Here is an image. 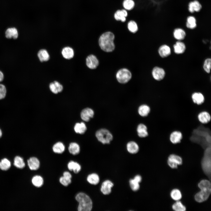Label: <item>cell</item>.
<instances>
[{"mask_svg":"<svg viewBox=\"0 0 211 211\" xmlns=\"http://www.w3.org/2000/svg\"><path fill=\"white\" fill-rule=\"evenodd\" d=\"M174 38L178 41H181L186 37V33L185 30L180 27L176 28L173 33Z\"/></svg>","mask_w":211,"mask_h":211,"instance_id":"15","label":"cell"},{"mask_svg":"<svg viewBox=\"0 0 211 211\" xmlns=\"http://www.w3.org/2000/svg\"><path fill=\"white\" fill-rule=\"evenodd\" d=\"M197 26V20L195 17L192 15L188 16L186 22V28L189 29L193 30Z\"/></svg>","mask_w":211,"mask_h":211,"instance_id":"16","label":"cell"},{"mask_svg":"<svg viewBox=\"0 0 211 211\" xmlns=\"http://www.w3.org/2000/svg\"><path fill=\"white\" fill-rule=\"evenodd\" d=\"M87 180L90 183L96 185L98 184L99 181V178L97 174L93 173L88 176Z\"/></svg>","mask_w":211,"mask_h":211,"instance_id":"33","label":"cell"},{"mask_svg":"<svg viewBox=\"0 0 211 211\" xmlns=\"http://www.w3.org/2000/svg\"><path fill=\"white\" fill-rule=\"evenodd\" d=\"M202 8L201 3L198 0H192L190 1L188 4V11L191 14L200 12Z\"/></svg>","mask_w":211,"mask_h":211,"instance_id":"7","label":"cell"},{"mask_svg":"<svg viewBox=\"0 0 211 211\" xmlns=\"http://www.w3.org/2000/svg\"><path fill=\"white\" fill-rule=\"evenodd\" d=\"M127 149L129 152L133 154H136L139 151V147L136 142L131 141L127 143Z\"/></svg>","mask_w":211,"mask_h":211,"instance_id":"28","label":"cell"},{"mask_svg":"<svg viewBox=\"0 0 211 211\" xmlns=\"http://www.w3.org/2000/svg\"><path fill=\"white\" fill-rule=\"evenodd\" d=\"M173 210L176 211H184L186 210V208L180 201H177L172 205Z\"/></svg>","mask_w":211,"mask_h":211,"instance_id":"41","label":"cell"},{"mask_svg":"<svg viewBox=\"0 0 211 211\" xmlns=\"http://www.w3.org/2000/svg\"><path fill=\"white\" fill-rule=\"evenodd\" d=\"M167 162L168 165L171 168H176L178 165L182 164V160L180 156L174 154H171L169 156Z\"/></svg>","mask_w":211,"mask_h":211,"instance_id":"8","label":"cell"},{"mask_svg":"<svg viewBox=\"0 0 211 211\" xmlns=\"http://www.w3.org/2000/svg\"><path fill=\"white\" fill-rule=\"evenodd\" d=\"M94 115L93 110L91 108H86L83 109L81 113V117L84 121H89Z\"/></svg>","mask_w":211,"mask_h":211,"instance_id":"14","label":"cell"},{"mask_svg":"<svg viewBox=\"0 0 211 211\" xmlns=\"http://www.w3.org/2000/svg\"><path fill=\"white\" fill-rule=\"evenodd\" d=\"M198 186L201 190L195 194V199L197 202L201 203L206 200L210 194L211 183L207 180H203L198 183Z\"/></svg>","mask_w":211,"mask_h":211,"instance_id":"2","label":"cell"},{"mask_svg":"<svg viewBox=\"0 0 211 211\" xmlns=\"http://www.w3.org/2000/svg\"><path fill=\"white\" fill-rule=\"evenodd\" d=\"M123 6L126 10H131L134 7L135 3L132 0H124L123 2Z\"/></svg>","mask_w":211,"mask_h":211,"instance_id":"40","label":"cell"},{"mask_svg":"<svg viewBox=\"0 0 211 211\" xmlns=\"http://www.w3.org/2000/svg\"><path fill=\"white\" fill-rule=\"evenodd\" d=\"M96 136L98 140L103 144H109L113 139L111 132L105 128H101L97 130Z\"/></svg>","mask_w":211,"mask_h":211,"instance_id":"5","label":"cell"},{"mask_svg":"<svg viewBox=\"0 0 211 211\" xmlns=\"http://www.w3.org/2000/svg\"><path fill=\"white\" fill-rule=\"evenodd\" d=\"M141 180L142 177L139 175H136L133 179L130 180V185L133 190L136 191L138 190L139 188V183L141 182Z\"/></svg>","mask_w":211,"mask_h":211,"instance_id":"22","label":"cell"},{"mask_svg":"<svg viewBox=\"0 0 211 211\" xmlns=\"http://www.w3.org/2000/svg\"><path fill=\"white\" fill-rule=\"evenodd\" d=\"M52 149L55 153L61 154L64 151L65 146L62 142H58L54 145Z\"/></svg>","mask_w":211,"mask_h":211,"instance_id":"35","label":"cell"},{"mask_svg":"<svg viewBox=\"0 0 211 211\" xmlns=\"http://www.w3.org/2000/svg\"><path fill=\"white\" fill-rule=\"evenodd\" d=\"M5 35L7 38L16 39L18 37V31L17 29L15 27L8 28L5 31Z\"/></svg>","mask_w":211,"mask_h":211,"instance_id":"20","label":"cell"},{"mask_svg":"<svg viewBox=\"0 0 211 211\" xmlns=\"http://www.w3.org/2000/svg\"><path fill=\"white\" fill-rule=\"evenodd\" d=\"M13 164L15 167L20 169L23 168L25 166L23 159L19 156H16L15 157Z\"/></svg>","mask_w":211,"mask_h":211,"instance_id":"34","label":"cell"},{"mask_svg":"<svg viewBox=\"0 0 211 211\" xmlns=\"http://www.w3.org/2000/svg\"><path fill=\"white\" fill-rule=\"evenodd\" d=\"M2 136V132L1 130L0 129V138Z\"/></svg>","mask_w":211,"mask_h":211,"instance_id":"47","label":"cell"},{"mask_svg":"<svg viewBox=\"0 0 211 211\" xmlns=\"http://www.w3.org/2000/svg\"><path fill=\"white\" fill-rule=\"evenodd\" d=\"M49 88L51 91L55 94L61 92L63 89L62 86L57 81L50 83L49 85Z\"/></svg>","mask_w":211,"mask_h":211,"instance_id":"25","label":"cell"},{"mask_svg":"<svg viewBox=\"0 0 211 211\" xmlns=\"http://www.w3.org/2000/svg\"><path fill=\"white\" fill-rule=\"evenodd\" d=\"M127 13L126 11L124 9L118 10L115 13L114 17L117 21H121L125 22L126 20V17L127 16Z\"/></svg>","mask_w":211,"mask_h":211,"instance_id":"27","label":"cell"},{"mask_svg":"<svg viewBox=\"0 0 211 211\" xmlns=\"http://www.w3.org/2000/svg\"><path fill=\"white\" fill-rule=\"evenodd\" d=\"M175 53L177 54L183 53L185 51L186 46L185 44L181 41H178L173 46Z\"/></svg>","mask_w":211,"mask_h":211,"instance_id":"23","label":"cell"},{"mask_svg":"<svg viewBox=\"0 0 211 211\" xmlns=\"http://www.w3.org/2000/svg\"><path fill=\"white\" fill-rule=\"evenodd\" d=\"M38 56L41 62L47 61L50 59V55L48 52L44 49H41L38 51Z\"/></svg>","mask_w":211,"mask_h":211,"instance_id":"30","label":"cell"},{"mask_svg":"<svg viewBox=\"0 0 211 211\" xmlns=\"http://www.w3.org/2000/svg\"><path fill=\"white\" fill-rule=\"evenodd\" d=\"M202 169L205 173L210 176L211 173V147L206 148L201 162Z\"/></svg>","mask_w":211,"mask_h":211,"instance_id":"4","label":"cell"},{"mask_svg":"<svg viewBox=\"0 0 211 211\" xmlns=\"http://www.w3.org/2000/svg\"><path fill=\"white\" fill-rule=\"evenodd\" d=\"M170 195L172 198L176 201L180 200L182 197V195L180 191L177 189H176L172 190L171 193Z\"/></svg>","mask_w":211,"mask_h":211,"instance_id":"38","label":"cell"},{"mask_svg":"<svg viewBox=\"0 0 211 211\" xmlns=\"http://www.w3.org/2000/svg\"><path fill=\"white\" fill-rule=\"evenodd\" d=\"M158 52L161 57H166L171 54V49L170 47L167 45H163L159 47L158 50Z\"/></svg>","mask_w":211,"mask_h":211,"instance_id":"24","label":"cell"},{"mask_svg":"<svg viewBox=\"0 0 211 211\" xmlns=\"http://www.w3.org/2000/svg\"><path fill=\"white\" fill-rule=\"evenodd\" d=\"M115 36L110 32H107L102 34L99 39V46L103 50L106 52L113 51L115 47L114 43Z\"/></svg>","mask_w":211,"mask_h":211,"instance_id":"1","label":"cell"},{"mask_svg":"<svg viewBox=\"0 0 211 211\" xmlns=\"http://www.w3.org/2000/svg\"><path fill=\"white\" fill-rule=\"evenodd\" d=\"M132 74L130 72L125 68L119 70L116 74L117 80L120 83L125 84L127 82L131 79Z\"/></svg>","mask_w":211,"mask_h":211,"instance_id":"6","label":"cell"},{"mask_svg":"<svg viewBox=\"0 0 211 211\" xmlns=\"http://www.w3.org/2000/svg\"><path fill=\"white\" fill-rule=\"evenodd\" d=\"M62 54L63 57L67 59H70L72 58L74 55L73 50L69 47H64L62 51Z\"/></svg>","mask_w":211,"mask_h":211,"instance_id":"26","label":"cell"},{"mask_svg":"<svg viewBox=\"0 0 211 211\" xmlns=\"http://www.w3.org/2000/svg\"><path fill=\"white\" fill-rule=\"evenodd\" d=\"M63 176L71 179L72 178V175L68 171H65L63 173Z\"/></svg>","mask_w":211,"mask_h":211,"instance_id":"45","label":"cell"},{"mask_svg":"<svg viewBox=\"0 0 211 211\" xmlns=\"http://www.w3.org/2000/svg\"><path fill=\"white\" fill-rule=\"evenodd\" d=\"M127 28L132 33H136L138 30L137 23L133 21H131L128 23Z\"/></svg>","mask_w":211,"mask_h":211,"instance_id":"39","label":"cell"},{"mask_svg":"<svg viewBox=\"0 0 211 211\" xmlns=\"http://www.w3.org/2000/svg\"><path fill=\"white\" fill-rule=\"evenodd\" d=\"M27 163L29 168L31 170H37L40 167L39 161L35 157H33L30 158L28 160Z\"/></svg>","mask_w":211,"mask_h":211,"instance_id":"21","label":"cell"},{"mask_svg":"<svg viewBox=\"0 0 211 211\" xmlns=\"http://www.w3.org/2000/svg\"><path fill=\"white\" fill-rule=\"evenodd\" d=\"M113 186V183L109 180L104 181L101 185V190L104 195H108L111 192V188Z\"/></svg>","mask_w":211,"mask_h":211,"instance_id":"18","label":"cell"},{"mask_svg":"<svg viewBox=\"0 0 211 211\" xmlns=\"http://www.w3.org/2000/svg\"><path fill=\"white\" fill-rule=\"evenodd\" d=\"M11 166L10 161L7 158H4L0 161V169L2 170H7Z\"/></svg>","mask_w":211,"mask_h":211,"instance_id":"37","label":"cell"},{"mask_svg":"<svg viewBox=\"0 0 211 211\" xmlns=\"http://www.w3.org/2000/svg\"><path fill=\"white\" fill-rule=\"evenodd\" d=\"M211 66V59L208 58L206 59L204 61L203 68L206 72L209 73L210 72Z\"/></svg>","mask_w":211,"mask_h":211,"instance_id":"42","label":"cell"},{"mask_svg":"<svg viewBox=\"0 0 211 211\" xmlns=\"http://www.w3.org/2000/svg\"><path fill=\"white\" fill-rule=\"evenodd\" d=\"M4 78V75L3 73L0 71V82L2 81Z\"/></svg>","mask_w":211,"mask_h":211,"instance_id":"46","label":"cell"},{"mask_svg":"<svg viewBox=\"0 0 211 211\" xmlns=\"http://www.w3.org/2000/svg\"><path fill=\"white\" fill-rule=\"evenodd\" d=\"M68 149L70 153L75 155L79 153L80 148L78 144L75 142H72L70 144Z\"/></svg>","mask_w":211,"mask_h":211,"instance_id":"32","label":"cell"},{"mask_svg":"<svg viewBox=\"0 0 211 211\" xmlns=\"http://www.w3.org/2000/svg\"><path fill=\"white\" fill-rule=\"evenodd\" d=\"M152 74L154 78L157 81L163 79L165 75L164 70L163 68L158 67L153 68Z\"/></svg>","mask_w":211,"mask_h":211,"instance_id":"12","label":"cell"},{"mask_svg":"<svg viewBox=\"0 0 211 211\" xmlns=\"http://www.w3.org/2000/svg\"><path fill=\"white\" fill-rule=\"evenodd\" d=\"M191 98L193 102L198 105L203 104L205 100L204 95L200 91L193 92L191 94Z\"/></svg>","mask_w":211,"mask_h":211,"instance_id":"9","label":"cell"},{"mask_svg":"<svg viewBox=\"0 0 211 211\" xmlns=\"http://www.w3.org/2000/svg\"><path fill=\"white\" fill-rule=\"evenodd\" d=\"M198 119L202 124H206L211 120V115L208 112L204 110L200 112L198 114Z\"/></svg>","mask_w":211,"mask_h":211,"instance_id":"11","label":"cell"},{"mask_svg":"<svg viewBox=\"0 0 211 211\" xmlns=\"http://www.w3.org/2000/svg\"><path fill=\"white\" fill-rule=\"evenodd\" d=\"M183 134L179 131L175 130L172 132L169 136V140L173 144L180 143L183 138Z\"/></svg>","mask_w":211,"mask_h":211,"instance_id":"10","label":"cell"},{"mask_svg":"<svg viewBox=\"0 0 211 211\" xmlns=\"http://www.w3.org/2000/svg\"><path fill=\"white\" fill-rule=\"evenodd\" d=\"M32 182L33 185L37 187H41L43 183V180L42 178L40 176L36 175L34 176L32 179Z\"/></svg>","mask_w":211,"mask_h":211,"instance_id":"36","label":"cell"},{"mask_svg":"<svg viewBox=\"0 0 211 211\" xmlns=\"http://www.w3.org/2000/svg\"><path fill=\"white\" fill-rule=\"evenodd\" d=\"M6 93V89L5 86L0 84V100L5 97Z\"/></svg>","mask_w":211,"mask_h":211,"instance_id":"44","label":"cell"},{"mask_svg":"<svg viewBox=\"0 0 211 211\" xmlns=\"http://www.w3.org/2000/svg\"><path fill=\"white\" fill-rule=\"evenodd\" d=\"M67 167L70 171H73L75 173H78L81 169V166L80 164L73 161H71L69 162L68 164Z\"/></svg>","mask_w":211,"mask_h":211,"instance_id":"31","label":"cell"},{"mask_svg":"<svg viewBox=\"0 0 211 211\" xmlns=\"http://www.w3.org/2000/svg\"><path fill=\"white\" fill-rule=\"evenodd\" d=\"M86 64L87 67L90 69H96L98 66L99 62L96 57L93 55L88 56L86 59Z\"/></svg>","mask_w":211,"mask_h":211,"instance_id":"13","label":"cell"},{"mask_svg":"<svg viewBox=\"0 0 211 211\" xmlns=\"http://www.w3.org/2000/svg\"><path fill=\"white\" fill-rule=\"evenodd\" d=\"M151 110V108L150 106L145 104L140 106L138 110L139 115L143 117L147 116L150 113Z\"/></svg>","mask_w":211,"mask_h":211,"instance_id":"19","label":"cell"},{"mask_svg":"<svg viewBox=\"0 0 211 211\" xmlns=\"http://www.w3.org/2000/svg\"><path fill=\"white\" fill-rule=\"evenodd\" d=\"M59 182L63 185L65 186H68L71 183V179L65 177L63 176L59 178Z\"/></svg>","mask_w":211,"mask_h":211,"instance_id":"43","label":"cell"},{"mask_svg":"<svg viewBox=\"0 0 211 211\" xmlns=\"http://www.w3.org/2000/svg\"><path fill=\"white\" fill-rule=\"evenodd\" d=\"M137 131L138 136L141 138H145L149 135L148 127L143 123H140L138 125Z\"/></svg>","mask_w":211,"mask_h":211,"instance_id":"17","label":"cell"},{"mask_svg":"<svg viewBox=\"0 0 211 211\" xmlns=\"http://www.w3.org/2000/svg\"><path fill=\"white\" fill-rule=\"evenodd\" d=\"M75 132L77 133L83 134L87 130L86 126L84 122L76 123L74 127Z\"/></svg>","mask_w":211,"mask_h":211,"instance_id":"29","label":"cell"},{"mask_svg":"<svg viewBox=\"0 0 211 211\" xmlns=\"http://www.w3.org/2000/svg\"><path fill=\"white\" fill-rule=\"evenodd\" d=\"M76 200L79 203V211H90L92 208V202L90 197L83 193H80L76 196Z\"/></svg>","mask_w":211,"mask_h":211,"instance_id":"3","label":"cell"}]
</instances>
